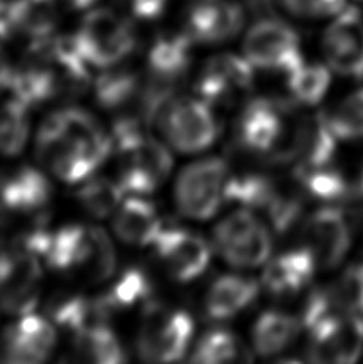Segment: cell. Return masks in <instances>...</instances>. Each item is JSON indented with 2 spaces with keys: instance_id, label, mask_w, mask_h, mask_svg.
Returning a JSON list of instances; mask_svg holds the SVG:
<instances>
[{
  "instance_id": "d4e9b609",
  "label": "cell",
  "mask_w": 363,
  "mask_h": 364,
  "mask_svg": "<svg viewBox=\"0 0 363 364\" xmlns=\"http://www.w3.org/2000/svg\"><path fill=\"white\" fill-rule=\"evenodd\" d=\"M98 299L111 316L125 314L135 307L142 309L154 299V282L147 270L140 265H128L109 279Z\"/></svg>"
},
{
  "instance_id": "484cf974",
  "label": "cell",
  "mask_w": 363,
  "mask_h": 364,
  "mask_svg": "<svg viewBox=\"0 0 363 364\" xmlns=\"http://www.w3.org/2000/svg\"><path fill=\"white\" fill-rule=\"evenodd\" d=\"M47 316L66 333L75 334L96 323H109L111 315L102 307L98 296L88 297L80 292H60L48 301Z\"/></svg>"
},
{
  "instance_id": "ffe728a7",
  "label": "cell",
  "mask_w": 363,
  "mask_h": 364,
  "mask_svg": "<svg viewBox=\"0 0 363 364\" xmlns=\"http://www.w3.org/2000/svg\"><path fill=\"white\" fill-rule=\"evenodd\" d=\"M340 138L325 112L296 115L290 141V166H319L338 157Z\"/></svg>"
},
{
  "instance_id": "ac0fdd59",
  "label": "cell",
  "mask_w": 363,
  "mask_h": 364,
  "mask_svg": "<svg viewBox=\"0 0 363 364\" xmlns=\"http://www.w3.org/2000/svg\"><path fill=\"white\" fill-rule=\"evenodd\" d=\"M55 323L34 311L18 316L0 337V360L37 364L50 358L56 347Z\"/></svg>"
},
{
  "instance_id": "3957f363",
  "label": "cell",
  "mask_w": 363,
  "mask_h": 364,
  "mask_svg": "<svg viewBox=\"0 0 363 364\" xmlns=\"http://www.w3.org/2000/svg\"><path fill=\"white\" fill-rule=\"evenodd\" d=\"M298 106L283 97H253L237 117L234 147L263 164L290 165V139Z\"/></svg>"
},
{
  "instance_id": "7c38bea8",
  "label": "cell",
  "mask_w": 363,
  "mask_h": 364,
  "mask_svg": "<svg viewBox=\"0 0 363 364\" xmlns=\"http://www.w3.org/2000/svg\"><path fill=\"white\" fill-rule=\"evenodd\" d=\"M340 316L363 318V264L347 265L330 283L312 288L300 314L304 331Z\"/></svg>"
},
{
  "instance_id": "7a4b0ae2",
  "label": "cell",
  "mask_w": 363,
  "mask_h": 364,
  "mask_svg": "<svg viewBox=\"0 0 363 364\" xmlns=\"http://www.w3.org/2000/svg\"><path fill=\"white\" fill-rule=\"evenodd\" d=\"M112 152L117 179L127 195H151L170 178L173 157L164 142L149 133L138 115H122L112 125Z\"/></svg>"
},
{
  "instance_id": "e0dca14e",
  "label": "cell",
  "mask_w": 363,
  "mask_h": 364,
  "mask_svg": "<svg viewBox=\"0 0 363 364\" xmlns=\"http://www.w3.org/2000/svg\"><path fill=\"white\" fill-rule=\"evenodd\" d=\"M328 68L336 74L363 79V15L351 6L332 18L322 38Z\"/></svg>"
},
{
  "instance_id": "603a6c76",
  "label": "cell",
  "mask_w": 363,
  "mask_h": 364,
  "mask_svg": "<svg viewBox=\"0 0 363 364\" xmlns=\"http://www.w3.org/2000/svg\"><path fill=\"white\" fill-rule=\"evenodd\" d=\"M112 227L120 242L142 248L154 245L164 223L147 195H127L112 214Z\"/></svg>"
},
{
  "instance_id": "5bb4252c",
  "label": "cell",
  "mask_w": 363,
  "mask_h": 364,
  "mask_svg": "<svg viewBox=\"0 0 363 364\" xmlns=\"http://www.w3.org/2000/svg\"><path fill=\"white\" fill-rule=\"evenodd\" d=\"M152 248L162 267L179 283L202 277L211 261L210 243L179 224H164Z\"/></svg>"
},
{
  "instance_id": "9c48e42d",
  "label": "cell",
  "mask_w": 363,
  "mask_h": 364,
  "mask_svg": "<svg viewBox=\"0 0 363 364\" xmlns=\"http://www.w3.org/2000/svg\"><path fill=\"white\" fill-rule=\"evenodd\" d=\"M243 56L255 69L283 77L304 60L298 32L272 15L259 16L246 31Z\"/></svg>"
},
{
  "instance_id": "e575fe53",
  "label": "cell",
  "mask_w": 363,
  "mask_h": 364,
  "mask_svg": "<svg viewBox=\"0 0 363 364\" xmlns=\"http://www.w3.org/2000/svg\"><path fill=\"white\" fill-rule=\"evenodd\" d=\"M328 115L340 141L363 142V88L346 96Z\"/></svg>"
},
{
  "instance_id": "cb8c5ba5",
  "label": "cell",
  "mask_w": 363,
  "mask_h": 364,
  "mask_svg": "<svg viewBox=\"0 0 363 364\" xmlns=\"http://www.w3.org/2000/svg\"><path fill=\"white\" fill-rule=\"evenodd\" d=\"M93 93L98 106L109 112L130 115L128 110L135 109L138 117L141 109V97L144 91V77L136 74L128 68L112 66L102 69V73L93 80Z\"/></svg>"
},
{
  "instance_id": "277c9868",
  "label": "cell",
  "mask_w": 363,
  "mask_h": 364,
  "mask_svg": "<svg viewBox=\"0 0 363 364\" xmlns=\"http://www.w3.org/2000/svg\"><path fill=\"white\" fill-rule=\"evenodd\" d=\"M194 337L189 311L151 299L141 309L136 334V352L146 363H173L183 360Z\"/></svg>"
},
{
  "instance_id": "f35d334b",
  "label": "cell",
  "mask_w": 363,
  "mask_h": 364,
  "mask_svg": "<svg viewBox=\"0 0 363 364\" xmlns=\"http://www.w3.org/2000/svg\"><path fill=\"white\" fill-rule=\"evenodd\" d=\"M60 2L73 10H90L98 0H60Z\"/></svg>"
},
{
  "instance_id": "44dd1931",
  "label": "cell",
  "mask_w": 363,
  "mask_h": 364,
  "mask_svg": "<svg viewBox=\"0 0 363 364\" xmlns=\"http://www.w3.org/2000/svg\"><path fill=\"white\" fill-rule=\"evenodd\" d=\"M317 270L315 259L300 245L265 262L261 283L272 297L290 299L310 288Z\"/></svg>"
},
{
  "instance_id": "9a60e30c",
  "label": "cell",
  "mask_w": 363,
  "mask_h": 364,
  "mask_svg": "<svg viewBox=\"0 0 363 364\" xmlns=\"http://www.w3.org/2000/svg\"><path fill=\"white\" fill-rule=\"evenodd\" d=\"M241 0H192L186 9L183 31L194 43L221 45L236 38L245 26Z\"/></svg>"
},
{
  "instance_id": "5b68a950",
  "label": "cell",
  "mask_w": 363,
  "mask_h": 364,
  "mask_svg": "<svg viewBox=\"0 0 363 364\" xmlns=\"http://www.w3.org/2000/svg\"><path fill=\"white\" fill-rule=\"evenodd\" d=\"M74 36L83 58L98 69L119 66L138 45L132 18L107 6L90 9Z\"/></svg>"
},
{
  "instance_id": "8fae6325",
  "label": "cell",
  "mask_w": 363,
  "mask_h": 364,
  "mask_svg": "<svg viewBox=\"0 0 363 364\" xmlns=\"http://www.w3.org/2000/svg\"><path fill=\"white\" fill-rule=\"evenodd\" d=\"M255 68L245 56L224 53L213 56L200 70L196 96L211 107H234L246 102L255 88Z\"/></svg>"
},
{
  "instance_id": "d590c367",
  "label": "cell",
  "mask_w": 363,
  "mask_h": 364,
  "mask_svg": "<svg viewBox=\"0 0 363 364\" xmlns=\"http://www.w3.org/2000/svg\"><path fill=\"white\" fill-rule=\"evenodd\" d=\"M288 15L300 19L333 18L347 6V0H277Z\"/></svg>"
},
{
  "instance_id": "836d02e7",
  "label": "cell",
  "mask_w": 363,
  "mask_h": 364,
  "mask_svg": "<svg viewBox=\"0 0 363 364\" xmlns=\"http://www.w3.org/2000/svg\"><path fill=\"white\" fill-rule=\"evenodd\" d=\"M29 138V109L0 95V155L15 157Z\"/></svg>"
},
{
  "instance_id": "ba28073f",
  "label": "cell",
  "mask_w": 363,
  "mask_h": 364,
  "mask_svg": "<svg viewBox=\"0 0 363 364\" xmlns=\"http://www.w3.org/2000/svg\"><path fill=\"white\" fill-rule=\"evenodd\" d=\"M213 109L199 96L178 95L162 109L154 127L178 152H202L219 136V123Z\"/></svg>"
},
{
  "instance_id": "b9f144b4",
  "label": "cell",
  "mask_w": 363,
  "mask_h": 364,
  "mask_svg": "<svg viewBox=\"0 0 363 364\" xmlns=\"http://www.w3.org/2000/svg\"><path fill=\"white\" fill-rule=\"evenodd\" d=\"M360 2H363V0H360Z\"/></svg>"
},
{
  "instance_id": "8d00e7d4",
  "label": "cell",
  "mask_w": 363,
  "mask_h": 364,
  "mask_svg": "<svg viewBox=\"0 0 363 364\" xmlns=\"http://www.w3.org/2000/svg\"><path fill=\"white\" fill-rule=\"evenodd\" d=\"M123 13L138 21H155L164 15L168 0H117Z\"/></svg>"
},
{
  "instance_id": "7402d4cb",
  "label": "cell",
  "mask_w": 363,
  "mask_h": 364,
  "mask_svg": "<svg viewBox=\"0 0 363 364\" xmlns=\"http://www.w3.org/2000/svg\"><path fill=\"white\" fill-rule=\"evenodd\" d=\"M261 284L250 275L226 273L213 279L204 299L205 318L215 323L231 321L258 301Z\"/></svg>"
},
{
  "instance_id": "30bf717a",
  "label": "cell",
  "mask_w": 363,
  "mask_h": 364,
  "mask_svg": "<svg viewBox=\"0 0 363 364\" xmlns=\"http://www.w3.org/2000/svg\"><path fill=\"white\" fill-rule=\"evenodd\" d=\"M304 246L322 270H333L344 262L354 245V225L340 205H323L304 216L300 225Z\"/></svg>"
},
{
  "instance_id": "d6a6232c",
  "label": "cell",
  "mask_w": 363,
  "mask_h": 364,
  "mask_svg": "<svg viewBox=\"0 0 363 364\" xmlns=\"http://www.w3.org/2000/svg\"><path fill=\"white\" fill-rule=\"evenodd\" d=\"M127 197L117 179L105 176H90L79 184L75 191V200L88 216L95 219H106L117 211V208Z\"/></svg>"
},
{
  "instance_id": "ab89813d",
  "label": "cell",
  "mask_w": 363,
  "mask_h": 364,
  "mask_svg": "<svg viewBox=\"0 0 363 364\" xmlns=\"http://www.w3.org/2000/svg\"><path fill=\"white\" fill-rule=\"evenodd\" d=\"M352 225H354V235L357 233L360 237V242L363 245V203L359 205V210L355 211V216L351 218Z\"/></svg>"
},
{
  "instance_id": "2e32d148",
  "label": "cell",
  "mask_w": 363,
  "mask_h": 364,
  "mask_svg": "<svg viewBox=\"0 0 363 364\" xmlns=\"http://www.w3.org/2000/svg\"><path fill=\"white\" fill-rule=\"evenodd\" d=\"M307 360L312 363L347 364L363 353V318L340 316L307 329Z\"/></svg>"
},
{
  "instance_id": "8992f818",
  "label": "cell",
  "mask_w": 363,
  "mask_h": 364,
  "mask_svg": "<svg viewBox=\"0 0 363 364\" xmlns=\"http://www.w3.org/2000/svg\"><path fill=\"white\" fill-rule=\"evenodd\" d=\"M232 168L219 157H205L183 168L174 186V200L181 214L194 220L211 219L228 205Z\"/></svg>"
},
{
  "instance_id": "74e56055",
  "label": "cell",
  "mask_w": 363,
  "mask_h": 364,
  "mask_svg": "<svg viewBox=\"0 0 363 364\" xmlns=\"http://www.w3.org/2000/svg\"><path fill=\"white\" fill-rule=\"evenodd\" d=\"M246 9L251 10L258 16H268L274 11V5H277V0H243Z\"/></svg>"
},
{
  "instance_id": "83f0119b",
  "label": "cell",
  "mask_w": 363,
  "mask_h": 364,
  "mask_svg": "<svg viewBox=\"0 0 363 364\" xmlns=\"http://www.w3.org/2000/svg\"><path fill=\"white\" fill-rule=\"evenodd\" d=\"M15 34L29 42L56 34L60 23V0H5Z\"/></svg>"
},
{
  "instance_id": "f1b7e54d",
  "label": "cell",
  "mask_w": 363,
  "mask_h": 364,
  "mask_svg": "<svg viewBox=\"0 0 363 364\" xmlns=\"http://www.w3.org/2000/svg\"><path fill=\"white\" fill-rule=\"evenodd\" d=\"M77 358L93 364H119L127 361L125 350L109 323H96L73 334Z\"/></svg>"
},
{
  "instance_id": "52a82bcc",
  "label": "cell",
  "mask_w": 363,
  "mask_h": 364,
  "mask_svg": "<svg viewBox=\"0 0 363 364\" xmlns=\"http://www.w3.org/2000/svg\"><path fill=\"white\" fill-rule=\"evenodd\" d=\"M272 232L256 211L237 208L216 224L213 248L237 269H255L270 259Z\"/></svg>"
},
{
  "instance_id": "1f68e13d",
  "label": "cell",
  "mask_w": 363,
  "mask_h": 364,
  "mask_svg": "<svg viewBox=\"0 0 363 364\" xmlns=\"http://www.w3.org/2000/svg\"><path fill=\"white\" fill-rule=\"evenodd\" d=\"M250 352L238 336L224 326H213L199 337L191 361L200 364L248 361Z\"/></svg>"
},
{
  "instance_id": "4dcf8cb0",
  "label": "cell",
  "mask_w": 363,
  "mask_h": 364,
  "mask_svg": "<svg viewBox=\"0 0 363 364\" xmlns=\"http://www.w3.org/2000/svg\"><path fill=\"white\" fill-rule=\"evenodd\" d=\"M288 97L298 107H314L327 96L332 85V69L328 64L301 61L285 75Z\"/></svg>"
},
{
  "instance_id": "6da1fadb",
  "label": "cell",
  "mask_w": 363,
  "mask_h": 364,
  "mask_svg": "<svg viewBox=\"0 0 363 364\" xmlns=\"http://www.w3.org/2000/svg\"><path fill=\"white\" fill-rule=\"evenodd\" d=\"M36 154L38 164L55 178L79 186L106 164L112 154V136L88 110L63 107L42 122Z\"/></svg>"
},
{
  "instance_id": "d6986e66",
  "label": "cell",
  "mask_w": 363,
  "mask_h": 364,
  "mask_svg": "<svg viewBox=\"0 0 363 364\" xmlns=\"http://www.w3.org/2000/svg\"><path fill=\"white\" fill-rule=\"evenodd\" d=\"M51 195V182L37 168L18 166L0 171V213L45 216L50 214Z\"/></svg>"
},
{
  "instance_id": "4fadbf2b",
  "label": "cell",
  "mask_w": 363,
  "mask_h": 364,
  "mask_svg": "<svg viewBox=\"0 0 363 364\" xmlns=\"http://www.w3.org/2000/svg\"><path fill=\"white\" fill-rule=\"evenodd\" d=\"M41 261L29 250L0 251V310L16 316L34 311L43 282Z\"/></svg>"
},
{
  "instance_id": "4316f807",
  "label": "cell",
  "mask_w": 363,
  "mask_h": 364,
  "mask_svg": "<svg viewBox=\"0 0 363 364\" xmlns=\"http://www.w3.org/2000/svg\"><path fill=\"white\" fill-rule=\"evenodd\" d=\"M304 331L300 315L282 310H268L258 316L253 326V348L259 356L269 358L293 346Z\"/></svg>"
},
{
  "instance_id": "60d3db41",
  "label": "cell",
  "mask_w": 363,
  "mask_h": 364,
  "mask_svg": "<svg viewBox=\"0 0 363 364\" xmlns=\"http://www.w3.org/2000/svg\"><path fill=\"white\" fill-rule=\"evenodd\" d=\"M9 68H10V63L6 61L4 48H2V42H0V90H2V87H4V82H5L6 73H9Z\"/></svg>"
},
{
  "instance_id": "f546056e",
  "label": "cell",
  "mask_w": 363,
  "mask_h": 364,
  "mask_svg": "<svg viewBox=\"0 0 363 364\" xmlns=\"http://www.w3.org/2000/svg\"><path fill=\"white\" fill-rule=\"evenodd\" d=\"M117 273V252L106 230L88 225V242L75 278L88 284H102Z\"/></svg>"
}]
</instances>
